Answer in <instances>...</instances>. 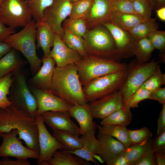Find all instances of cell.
I'll use <instances>...</instances> for the list:
<instances>
[{
  "mask_svg": "<svg viewBox=\"0 0 165 165\" xmlns=\"http://www.w3.org/2000/svg\"><path fill=\"white\" fill-rule=\"evenodd\" d=\"M14 129L17 130L18 138L27 147L39 153L36 117L18 110L12 105L0 108V138L2 134Z\"/></svg>",
  "mask_w": 165,
  "mask_h": 165,
  "instance_id": "1",
  "label": "cell"
},
{
  "mask_svg": "<svg viewBox=\"0 0 165 165\" xmlns=\"http://www.w3.org/2000/svg\"><path fill=\"white\" fill-rule=\"evenodd\" d=\"M49 89L71 105H83L88 103L76 64H70L62 67L56 66Z\"/></svg>",
  "mask_w": 165,
  "mask_h": 165,
  "instance_id": "2",
  "label": "cell"
},
{
  "mask_svg": "<svg viewBox=\"0 0 165 165\" xmlns=\"http://www.w3.org/2000/svg\"><path fill=\"white\" fill-rule=\"evenodd\" d=\"M83 38L87 55L118 62L122 58L111 34L103 25L87 30Z\"/></svg>",
  "mask_w": 165,
  "mask_h": 165,
  "instance_id": "3",
  "label": "cell"
},
{
  "mask_svg": "<svg viewBox=\"0 0 165 165\" xmlns=\"http://www.w3.org/2000/svg\"><path fill=\"white\" fill-rule=\"evenodd\" d=\"M35 22L34 20H31L21 30L10 35L3 41L24 55L34 74L39 70L42 62V59L36 53Z\"/></svg>",
  "mask_w": 165,
  "mask_h": 165,
  "instance_id": "4",
  "label": "cell"
},
{
  "mask_svg": "<svg viewBox=\"0 0 165 165\" xmlns=\"http://www.w3.org/2000/svg\"><path fill=\"white\" fill-rule=\"evenodd\" d=\"M83 86L91 80L109 74L126 70L124 63L87 55L76 64Z\"/></svg>",
  "mask_w": 165,
  "mask_h": 165,
  "instance_id": "5",
  "label": "cell"
},
{
  "mask_svg": "<svg viewBox=\"0 0 165 165\" xmlns=\"http://www.w3.org/2000/svg\"><path fill=\"white\" fill-rule=\"evenodd\" d=\"M13 81L10 87L9 100L18 110L35 117L37 102L21 70L13 73Z\"/></svg>",
  "mask_w": 165,
  "mask_h": 165,
  "instance_id": "6",
  "label": "cell"
},
{
  "mask_svg": "<svg viewBox=\"0 0 165 165\" xmlns=\"http://www.w3.org/2000/svg\"><path fill=\"white\" fill-rule=\"evenodd\" d=\"M127 75L126 70L95 79L83 86L87 103L120 90Z\"/></svg>",
  "mask_w": 165,
  "mask_h": 165,
  "instance_id": "7",
  "label": "cell"
},
{
  "mask_svg": "<svg viewBox=\"0 0 165 165\" xmlns=\"http://www.w3.org/2000/svg\"><path fill=\"white\" fill-rule=\"evenodd\" d=\"M158 64L159 61L154 59L149 62L140 63L136 59L127 65L126 78L119 90L123 103L141 87L154 72Z\"/></svg>",
  "mask_w": 165,
  "mask_h": 165,
  "instance_id": "8",
  "label": "cell"
},
{
  "mask_svg": "<svg viewBox=\"0 0 165 165\" xmlns=\"http://www.w3.org/2000/svg\"><path fill=\"white\" fill-rule=\"evenodd\" d=\"M32 17L24 0H4L0 7V20L14 29L25 26Z\"/></svg>",
  "mask_w": 165,
  "mask_h": 165,
  "instance_id": "9",
  "label": "cell"
},
{
  "mask_svg": "<svg viewBox=\"0 0 165 165\" xmlns=\"http://www.w3.org/2000/svg\"><path fill=\"white\" fill-rule=\"evenodd\" d=\"M17 130L16 129L2 134V142L0 145V157L37 160L39 153L24 146L17 137Z\"/></svg>",
  "mask_w": 165,
  "mask_h": 165,
  "instance_id": "10",
  "label": "cell"
},
{
  "mask_svg": "<svg viewBox=\"0 0 165 165\" xmlns=\"http://www.w3.org/2000/svg\"><path fill=\"white\" fill-rule=\"evenodd\" d=\"M37 122L39 156L37 160L38 165H43L48 161L56 151L63 150V145L51 135L45 125L41 115L36 116Z\"/></svg>",
  "mask_w": 165,
  "mask_h": 165,
  "instance_id": "11",
  "label": "cell"
},
{
  "mask_svg": "<svg viewBox=\"0 0 165 165\" xmlns=\"http://www.w3.org/2000/svg\"><path fill=\"white\" fill-rule=\"evenodd\" d=\"M72 7V3L67 0H56L44 13L43 20L61 38L64 33L62 23L69 15Z\"/></svg>",
  "mask_w": 165,
  "mask_h": 165,
  "instance_id": "12",
  "label": "cell"
},
{
  "mask_svg": "<svg viewBox=\"0 0 165 165\" xmlns=\"http://www.w3.org/2000/svg\"><path fill=\"white\" fill-rule=\"evenodd\" d=\"M30 89L37 102L36 116L47 111H68L71 105L53 94L49 89H41L32 87Z\"/></svg>",
  "mask_w": 165,
  "mask_h": 165,
  "instance_id": "13",
  "label": "cell"
},
{
  "mask_svg": "<svg viewBox=\"0 0 165 165\" xmlns=\"http://www.w3.org/2000/svg\"><path fill=\"white\" fill-rule=\"evenodd\" d=\"M88 103L93 118L102 119L123 107V100L119 90Z\"/></svg>",
  "mask_w": 165,
  "mask_h": 165,
  "instance_id": "14",
  "label": "cell"
},
{
  "mask_svg": "<svg viewBox=\"0 0 165 165\" xmlns=\"http://www.w3.org/2000/svg\"><path fill=\"white\" fill-rule=\"evenodd\" d=\"M101 24L105 27L111 34L116 48L122 58H128L133 55L132 48L135 40L128 31L109 21Z\"/></svg>",
  "mask_w": 165,
  "mask_h": 165,
  "instance_id": "15",
  "label": "cell"
},
{
  "mask_svg": "<svg viewBox=\"0 0 165 165\" xmlns=\"http://www.w3.org/2000/svg\"><path fill=\"white\" fill-rule=\"evenodd\" d=\"M53 47L49 56L54 60L56 67H62L76 64L82 58L78 53L68 47L56 34Z\"/></svg>",
  "mask_w": 165,
  "mask_h": 165,
  "instance_id": "16",
  "label": "cell"
},
{
  "mask_svg": "<svg viewBox=\"0 0 165 165\" xmlns=\"http://www.w3.org/2000/svg\"><path fill=\"white\" fill-rule=\"evenodd\" d=\"M44 123L52 129L68 131L80 134L79 127L72 120L68 111H47L41 115Z\"/></svg>",
  "mask_w": 165,
  "mask_h": 165,
  "instance_id": "17",
  "label": "cell"
},
{
  "mask_svg": "<svg viewBox=\"0 0 165 165\" xmlns=\"http://www.w3.org/2000/svg\"><path fill=\"white\" fill-rule=\"evenodd\" d=\"M97 137L98 155L107 164L116 156L124 153L127 148L121 142L110 135L99 131Z\"/></svg>",
  "mask_w": 165,
  "mask_h": 165,
  "instance_id": "18",
  "label": "cell"
},
{
  "mask_svg": "<svg viewBox=\"0 0 165 165\" xmlns=\"http://www.w3.org/2000/svg\"><path fill=\"white\" fill-rule=\"evenodd\" d=\"M111 12V0H94L89 13L84 18L88 30L109 21Z\"/></svg>",
  "mask_w": 165,
  "mask_h": 165,
  "instance_id": "19",
  "label": "cell"
},
{
  "mask_svg": "<svg viewBox=\"0 0 165 165\" xmlns=\"http://www.w3.org/2000/svg\"><path fill=\"white\" fill-rule=\"evenodd\" d=\"M42 65L29 80L31 87L41 89H50L52 83L56 63L49 56L43 58Z\"/></svg>",
  "mask_w": 165,
  "mask_h": 165,
  "instance_id": "20",
  "label": "cell"
},
{
  "mask_svg": "<svg viewBox=\"0 0 165 165\" xmlns=\"http://www.w3.org/2000/svg\"><path fill=\"white\" fill-rule=\"evenodd\" d=\"M80 137L82 142V147L76 150L66 151L88 162L98 164L95 157L99 153L98 144L97 139L95 136V130H90L81 135Z\"/></svg>",
  "mask_w": 165,
  "mask_h": 165,
  "instance_id": "21",
  "label": "cell"
},
{
  "mask_svg": "<svg viewBox=\"0 0 165 165\" xmlns=\"http://www.w3.org/2000/svg\"><path fill=\"white\" fill-rule=\"evenodd\" d=\"M68 112L70 117L74 118L78 123L80 135L95 130V125L93 120L94 118L88 103L83 105H71Z\"/></svg>",
  "mask_w": 165,
  "mask_h": 165,
  "instance_id": "22",
  "label": "cell"
},
{
  "mask_svg": "<svg viewBox=\"0 0 165 165\" xmlns=\"http://www.w3.org/2000/svg\"><path fill=\"white\" fill-rule=\"evenodd\" d=\"M36 38L37 46L44 53L43 58L49 56L53 47L55 34L50 26L43 20L36 22Z\"/></svg>",
  "mask_w": 165,
  "mask_h": 165,
  "instance_id": "23",
  "label": "cell"
},
{
  "mask_svg": "<svg viewBox=\"0 0 165 165\" xmlns=\"http://www.w3.org/2000/svg\"><path fill=\"white\" fill-rule=\"evenodd\" d=\"M25 64L16 50L13 48L0 59V79L9 73L20 70Z\"/></svg>",
  "mask_w": 165,
  "mask_h": 165,
  "instance_id": "24",
  "label": "cell"
},
{
  "mask_svg": "<svg viewBox=\"0 0 165 165\" xmlns=\"http://www.w3.org/2000/svg\"><path fill=\"white\" fill-rule=\"evenodd\" d=\"M145 20L136 14L112 11L109 21L128 31Z\"/></svg>",
  "mask_w": 165,
  "mask_h": 165,
  "instance_id": "25",
  "label": "cell"
},
{
  "mask_svg": "<svg viewBox=\"0 0 165 165\" xmlns=\"http://www.w3.org/2000/svg\"><path fill=\"white\" fill-rule=\"evenodd\" d=\"M90 163L68 152L57 150L43 165H90Z\"/></svg>",
  "mask_w": 165,
  "mask_h": 165,
  "instance_id": "26",
  "label": "cell"
},
{
  "mask_svg": "<svg viewBox=\"0 0 165 165\" xmlns=\"http://www.w3.org/2000/svg\"><path fill=\"white\" fill-rule=\"evenodd\" d=\"M52 129V135L64 146L63 150L73 151L82 147V142L79 135L67 131L54 129Z\"/></svg>",
  "mask_w": 165,
  "mask_h": 165,
  "instance_id": "27",
  "label": "cell"
},
{
  "mask_svg": "<svg viewBox=\"0 0 165 165\" xmlns=\"http://www.w3.org/2000/svg\"><path fill=\"white\" fill-rule=\"evenodd\" d=\"M154 49L148 37H145L135 40L132 52L138 62L145 63L149 61Z\"/></svg>",
  "mask_w": 165,
  "mask_h": 165,
  "instance_id": "28",
  "label": "cell"
},
{
  "mask_svg": "<svg viewBox=\"0 0 165 165\" xmlns=\"http://www.w3.org/2000/svg\"><path fill=\"white\" fill-rule=\"evenodd\" d=\"M132 118L130 109L124 107L120 108L102 119L101 125H118L127 127L131 123Z\"/></svg>",
  "mask_w": 165,
  "mask_h": 165,
  "instance_id": "29",
  "label": "cell"
},
{
  "mask_svg": "<svg viewBox=\"0 0 165 165\" xmlns=\"http://www.w3.org/2000/svg\"><path fill=\"white\" fill-rule=\"evenodd\" d=\"M99 131L112 136L123 143L127 148L130 145L128 130L127 127L114 125H105L97 126Z\"/></svg>",
  "mask_w": 165,
  "mask_h": 165,
  "instance_id": "30",
  "label": "cell"
},
{
  "mask_svg": "<svg viewBox=\"0 0 165 165\" xmlns=\"http://www.w3.org/2000/svg\"><path fill=\"white\" fill-rule=\"evenodd\" d=\"M151 138L142 142L130 145L124 152L130 165L133 164L146 153L152 151Z\"/></svg>",
  "mask_w": 165,
  "mask_h": 165,
  "instance_id": "31",
  "label": "cell"
},
{
  "mask_svg": "<svg viewBox=\"0 0 165 165\" xmlns=\"http://www.w3.org/2000/svg\"><path fill=\"white\" fill-rule=\"evenodd\" d=\"M159 25L156 18H150L136 25L128 31L135 40L145 37L158 30Z\"/></svg>",
  "mask_w": 165,
  "mask_h": 165,
  "instance_id": "32",
  "label": "cell"
},
{
  "mask_svg": "<svg viewBox=\"0 0 165 165\" xmlns=\"http://www.w3.org/2000/svg\"><path fill=\"white\" fill-rule=\"evenodd\" d=\"M36 22L43 20L45 10L51 6L56 0H24Z\"/></svg>",
  "mask_w": 165,
  "mask_h": 165,
  "instance_id": "33",
  "label": "cell"
},
{
  "mask_svg": "<svg viewBox=\"0 0 165 165\" xmlns=\"http://www.w3.org/2000/svg\"><path fill=\"white\" fill-rule=\"evenodd\" d=\"M63 29L64 33L61 39L64 42L78 53L82 57L87 56L83 38L70 32L65 28H63Z\"/></svg>",
  "mask_w": 165,
  "mask_h": 165,
  "instance_id": "34",
  "label": "cell"
},
{
  "mask_svg": "<svg viewBox=\"0 0 165 165\" xmlns=\"http://www.w3.org/2000/svg\"><path fill=\"white\" fill-rule=\"evenodd\" d=\"M62 27L70 32L83 38L88 30L86 21L83 18L69 17L63 22Z\"/></svg>",
  "mask_w": 165,
  "mask_h": 165,
  "instance_id": "35",
  "label": "cell"
},
{
  "mask_svg": "<svg viewBox=\"0 0 165 165\" xmlns=\"http://www.w3.org/2000/svg\"><path fill=\"white\" fill-rule=\"evenodd\" d=\"M13 81V73H9L0 79V108H6L12 105L8 99L10 87Z\"/></svg>",
  "mask_w": 165,
  "mask_h": 165,
  "instance_id": "36",
  "label": "cell"
},
{
  "mask_svg": "<svg viewBox=\"0 0 165 165\" xmlns=\"http://www.w3.org/2000/svg\"><path fill=\"white\" fill-rule=\"evenodd\" d=\"M94 0H80L72 3L71 18H84L89 13Z\"/></svg>",
  "mask_w": 165,
  "mask_h": 165,
  "instance_id": "37",
  "label": "cell"
},
{
  "mask_svg": "<svg viewBox=\"0 0 165 165\" xmlns=\"http://www.w3.org/2000/svg\"><path fill=\"white\" fill-rule=\"evenodd\" d=\"M165 84V74L163 73L158 64L154 72L141 86L151 92Z\"/></svg>",
  "mask_w": 165,
  "mask_h": 165,
  "instance_id": "38",
  "label": "cell"
},
{
  "mask_svg": "<svg viewBox=\"0 0 165 165\" xmlns=\"http://www.w3.org/2000/svg\"><path fill=\"white\" fill-rule=\"evenodd\" d=\"M150 92L141 86L123 103V107L128 108L137 107L138 104L149 99Z\"/></svg>",
  "mask_w": 165,
  "mask_h": 165,
  "instance_id": "39",
  "label": "cell"
},
{
  "mask_svg": "<svg viewBox=\"0 0 165 165\" xmlns=\"http://www.w3.org/2000/svg\"><path fill=\"white\" fill-rule=\"evenodd\" d=\"M132 3L137 14L145 19L151 17L153 7L149 0H134Z\"/></svg>",
  "mask_w": 165,
  "mask_h": 165,
  "instance_id": "40",
  "label": "cell"
},
{
  "mask_svg": "<svg viewBox=\"0 0 165 165\" xmlns=\"http://www.w3.org/2000/svg\"><path fill=\"white\" fill-rule=\"evenodd\" d=\"M130 145L142 142L151 139L152 133L146 127L137 130H128Z\"/></svg>",
  "mask_w": 165,
  "mask_h": 165,
  "instance_id": "41",
  "label": "cell"
},
{
  "mask_svg": "<svg viewBox=\"0 0 165 165\" xmlns=\"http://www.w3.org/2000/svg\"><path fill=\"white\" fill-rule=\"evenodd\" d=\"M147 37L155 49L159 50L161 53H165V31L156 30L150 34Z\"/></svg>",
  "mask_w": 165,
  "mask_h": 165,
  "instance_id": "42",
  "label": "cell"
},
{
  "mask_svg": "<svg viewBox=\"0 0 165 165\" xmlns=\"http://www.w3.org/2000/svg\"><path fill=\"white\" fill-rule=\"evenodd\" d=\"M111 11L136 14L132 1L129 0H111Z\"/></svg>",
  "mask_w": 165,
  "mask_h": 165,
  "instance_id": "43",
  "label": "cell"
},
{
  "mask_svg": "<svg viewBox=\"0 0 165 165\" xmlns=\"http://www.w3.org/2000/svg\"><path fill=\"white\" fill-rule=\"evenodd\" d=\"M156 135L152 140V151L154 152L165 153V131Z\"/></svg>",
  "mask_w": 165,
  "mask_h": 165,
  "instance_id": "44",
  "label": "cell"
},
{
  "mask_svg": "<svg viewBox=\"0 0 165 165\" xmlns=\"http://www.w3.org/2000/svg\"><path fill=\"white\" fill-rule=\"evenodd\" d=\"M155 153L152 151L148 152L134 163L132 165H155Z\"/></svg>",
  "mask_w": 165,
  "mask_h": 165,
  "instance_id": "45",
  "label": "cell"
},
{
  "mask_svg": "<svg viewBox=\"0 0 165 165\" xmlns=\"http://www.w3.org/2000/svg\"><path fill=\"white\" fill-rule=\"evenodd\" d=\"M149 99L155 100L160 104H165V88L160 87L150 92Z\"/></svg>",
  "mask_w": 165,
  "mask_h": 165,
  "instance_id": "46",
  "label": "cell"
},
{
  "mask_svg": "<svg viewBox=\"0 0 165 165\" xmlns=\"http://www.w3.org/2000/svg\"><path fill=\"white\" fill-rule=\"evenodd\" d=\"M31 163L27 159H16L11 160L8 157H4L0 160V165H30Z\"/></svg>",
  "mask_w": 165,
  "mask_h": 165,
  "instance_id": "47",
  "label": "cell"
},
{
  "mask_svg": "<svg viewBox=\"0 0 165 165\" xmlns=\"http://www.w3.org/2000/svg\"><path fill=\"white\" fill-rule=\"evenodd\" d=\"M165 131V104L163 105L157 121L156 135Z\"/></svg>",
  "mask_w": 165,
  "mask_h": 165,
  "instance_id": "48",
  "label": "cell"
},
{
  "mask_svg": "<svg viewBox=\"0 0 165 165\" xmlns=\"http://www.w3.org/2000/svg\"><path fill=\"white\" fill-rule=\"evenodd\" d=\"M5 25L0 20V41H4L9 35L15 33V29Z\"/></svg>",
  "mask_w": 165,
  "mask_h": 165,
  "instance_id": "49",
  "label": "cell"
},
{
  "mask_svg": "<svg viewBox=\"0 0 165 165\" xmlns=\"http://www.w3.org/2000/svg\"><path fill=\"white\" fill-rule=\"evenodd\" d=\"M107 164L108 165H130L126 158L124 153L116 156Z\"/></svg>",
  "mask_w": 165,
  "mask_h": 165,
  "instance_id": "50",
  "label": "cell"
},
{
  "mask_svg": "<svg viewBox=\"0 0 165 165\" xmlns=\"http://www.w3.org/2000/svg\"><path fill=\"white\" fill-rule=\"evenodd\" d=\"M12 49L8 43L3 41H0V59Z\"/></svg>",
  "mask_w": 165,
  "mask_h": 165,
  "instance_id": "51",
  "label": "cell"
},
{
  "mask_svg": "<svg viewBox=\"0 0 165 165\" xmlns=\"http://www.w3.org/2000/svg\"><path fill=\"white\" fill-rule=\"evenodd\" d=\"M154 153L156 165H165V153L158 152Z\"/></svg>",
  "mask_w": 165,
  "mask_h": 165,
  "instance_id": "52",
  "label": "cell"
},
{
  "mask_svg": "<svg viewBox=\"0 0 165 165\" xmlns=\"http://www.w3.org/2000/svg\"><path fill=\"white\" fill-rule=\"evenodd\" d=\"M156 14L161 21H165V7H162L156 9Z\"/></svg>",
  "mask_w": 165,
  "mask_h": 165,
  "instance_id": "53",
  "label": "cell"
},
{
  "mask_svg": "<svg viewBox=\"0 0 165 165\" xmlns=\"http://www.w3.org/2000/svg\"><path fill=\"white\" fill-rule=\"evenodd\" d=\"M152 5L153 9H156L165 6V0H149Z\"/></svg>",
  "mask_w": 165,
  "mask_h": 165,
  "instance_id": "54",
  "label": "cell"
},
{
  "mask_svg": "<svg viewBox=\"0 0 165 165\" xmlns=\"http://www.w3.org/2000/svg\"><path fill=\"white\" fill-rule=\"evenodd\" d=\"M69 2L71 3H73L77 1H79L80 0H67Z\"/></svg>",
  "mask_w": 165,
  "mask_h": 165,
  "instance_id": "55",
  "label": "cell"
},
{
  "mask_svg": "<svg viewBox=\"0 0 165 165\" xmlns=\"http://www.w3.org/2000/svg\"><path fill=\"white\" fill-rule=\"evenodd\" d=\"M4 0H0V7L1 5L2 4Z\"/></svg>",
  "mask_w": 165,
  "mask_h": 165,
  "instance_id": "56",
  "label": "cell"
},
{
  "mask_svg": "<svg viewBox=\"0 0 165 165\" xmlns=\"http://www.w3.org/2000/svg\"><path fill=\"white\" fill-rule=\"evenodd\" d=\"M130 0V1H133V0Z\"/></svg>",
  "mask_w": 165,
  "mask_h": 165,
  "instance_id": "57",
  "label": "cell"
}]
</instances>
